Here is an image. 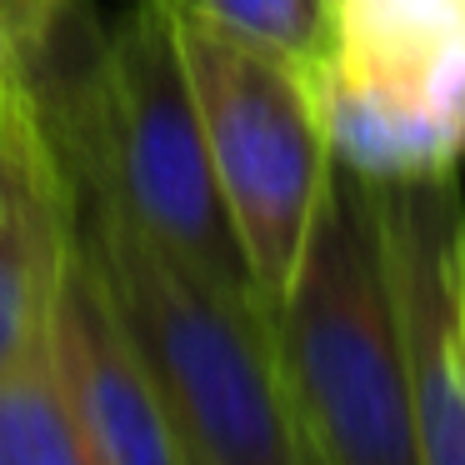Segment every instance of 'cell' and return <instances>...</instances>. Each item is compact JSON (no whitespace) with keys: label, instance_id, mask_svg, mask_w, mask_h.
I'll use <instances>...</instances> for the list:
<instances>
[{"label":"cell","instance_id":"1","mask_svg":"<svg viewBox=\"0 0 465 465\" xmlns=\"http://www.w3.org/2000/svg\"><path fill=\"white\" fill-rule=\"evenodd\" d=\"M75 241L185 455L205 465H311L271 321L251 291L211 281L101 201H81Z\"/></svg>","mask_w":465,"mask_h":465},{"label":"cell","instance_id":"2","mask_svg":"<svg viewBox=\"0 0 465 465\" xmlns=\"http://www.w3.org/2000/svg\"><path fill=\"white\" fill-rule=\"evenodd\" d=\"M265 321L311 465H420L375 181L331 171L295 281Z\"/></svg>","mask_w":465,"mask_h":465},{"label":"cell","instance_id":"3","mask_svg":"<svg viewBox=\"0 0 465 465\" xmlns=\"http://www.w3.org/2000/svg\"><path fill=\"white\" fill-rule=\"evenodd\" d=\"M41 105L81 201L111 205L185 265L251 291L205 155L171 0H135L121 31L95 41L75 81L41 95Z\"/></svg>","mask_w":465,"mask_h":465},{"label":"cell","instance_id":"4","mask_svg":"<svg viewBox=\"0 0 465 465\" xmlns=\"http://www.w3.org/2000/svg\"><path fill=\"white\" fill-rule=\"evenodd\" d=\"M171 15L215 191L231 215L251 291L271 315L295 281L335 171L315 65L181 15L175 5Z\"/></svg>","mask_w":465,"mask_h":465},{"label":"cell","instance_id":"5","mask_svg":"<svg viewBox=\"0 0 465 465\" xmlns=\"http://www.w3.org/2000/svg\"><path fill=\"white\" fill-rule=\"evenodd\" d=\"M325 141L375 185L465 161V0H331L315 61Z\"/></svg>","mask_w":465,"mask_h":465},{"label":"cell","instance_id":"6","mask_svg":"<svg viewBox=\"0 0 465 465\" xmlns=\"http://www.w3.org/2000/svg\"><path fill=\"white\" fill-rule=\"evenodd\" d=\"M391 275L401 301L411 420L420 465H465V341L455 251L465 231L460 171L381 185Z\"/></svg>","mask_w":465,"mask_h":465},{"label":"cell","instance_id":"7","mask_svg":"<svg viewBox=\"0 0 465 465\" xmlns=\"http://www.w3.org/2000/svg\"><path fill=\"white\" fill-rule=\"evenodd\" d=\"M45 355L95 465H185V445L151 371L125 341L81 241L61 271L45 321Z\"/></svg>","mask_w":465,"mask_h":465},{"label":"cell","instance_id":"8","mask_svg":"<svg viewBox=\"0 0 465 465\" xmlns=\"http://www.w3.org/2000/svg\"><path fill=\"white\" fill-rule=\"evenodd\" d=\"M81 195L51 125L0 135V371L41 351Z\"/></svg>","mask_w":465,"mask_h":465},{"label":"cell","instance_id":"9","mask_svg":"<svg viewBox=\"0 0 465 465\" xmlns=\"http://www.w3.org/2000/svg\"><path fill=\"white\" fill-rule=\"evenodd\" d=\"M0 465H95L55 385L45 341L21 365L0 371Z\"/></svg>","mask_w":465,"mask_h":465},{"label":"cell","instance_id":"10","mask_svg":"<svg viewBox=\"0 0 465 465\" xmlns=\"http://www.w3.org/2000/svg\"><path fill=\"white\" fill-rule=\"evenodd\" d=\"M181 15L211 21L231 35H245L255 45H271L295 61H321L325 15L331 0H171Z\"/></svg>","mask_w":465,"mask_h":465},{"label":"cell","instance_id":"11","mask_svg":"<svg viewBox=\"0 0 465 465\" xmlns=\"http://www.w3.org/2000/svg\"><path fill=\"white\" fill-rule=\"evenodd\" d=\"M0 15L11 25L31 81H41L65 41V25L75 21V0H0Z\"/></svg>","mask_w":465,"mask_h":465},{"label":"cell","instance_id":"12","mask_svg":"<svg viewBox=\"0 0 465 465\" xmlns=\"http://www.w3.org/2000/svg\"><path fill=\"white\" fill-rule=\"evenodd\" d=\"M45 125V105L35 95V81L25 71L15 35L0 15V135H21V131H41Z\"/></svg>","mask_w":465,"mask_h":465},{"label":"cell","instance_id":"13","mask_svg":"<svg viewBox=\"0 0 465 465\" xmlns=\"http://www.w3.org/2000/svg\"><path fill=\"white\" fill-rule=\"evenodd\" d=\"M455 291H460V341H465V231H460V251H455Z\"/></svg>","mask_w":465,"mask_h":465},{"label":"cell","instance_id":"14","mask_svg":"<svg viewBox=\"0 0 465 465\" xmlns=\"http://www.w3.org/2000/svg\"><path fill=\"white\" fill-rule=\"evenodd\" d=\"M185 465H205V460H195V455H185Z\"/></svg>","mask_w":465,"mask_h":465}]
</instances>
